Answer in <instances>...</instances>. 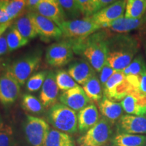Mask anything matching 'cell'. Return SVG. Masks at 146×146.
Instances as JSON below:
<instances>
[{
	"instance_id": "34",
	"label": "cell",
	"mask_w": 146,
	"mask_h": 146,
	"mask_svg": "<svg viewBox=\"0 0 146 146\" xmlns=\"http://www.w3.org/2000/svg\"><path fill=\"white\" fill-rule=\"evenodd\" d=\"M78 8L85 17H90L100 10L98 0H77Z\"/></svg>"
},
{
	"instance_id": "26",
	"label": "cell",
	"mask_w": 146,
	"mask_h": 146,
	"mask_svg": "<svg viewBox=\"0 0 146 146\" xmlns=\"http://www.w3.org/2000/svg\"><path fill=\"white\" fill-rule=\"evenodd\" d=\"M146 13V0H127L125 17L138 19Z\"/></svg>"
},
{
	"instance_id": "10",
	"label": "cell",
	"mask_w": 146,
	"mask_h": 146,
	"mask_svg": "<svg viewBox=\"0 0 146 146\" xmlns=\"http://www.w3.org/2000/svg\"><path fill=\"white\" fill-rule=\"evenodd\" d=\"M126 3L127 0H118L116 2L101 9L90 17L104 29L108 24L123 17Z\"/></svg>"
},
{
	"instance_id": "19",
	"label": "cell",
	"mask_w": 146,
	"mask_h": 146,
	"mask_svg": "<svg viewBox=\"0 0 146 146\" xmlns=\"http://www.w3.org/2000/svg\"><path fill=\"white\" fill-rule=\"evenodd\" d=\"M12 25L25 39L30 40L38 36L36 29L30 11H26L13 21Z\"/></svg>"
},
{
	"instance_id": "17",
	"label": "cell",
	"mask_w": 146,
	"mask_h": 146,
	"mask_svg": "<svg viewBox=\"0 0 146 146\" xmlns=\"http://www.w3.org/2000/svg\"><path fill=\"white\" fill-rule=\"evenodd\" d=\"M136 51L114 50L109 51L106 64L116 71H123L133 61Z\"/></svg>"
},
{
	"instance_id": "30",
	"label": "cell",
	"mask_w": 146,
	"mask_h": 146,
	"mask_svg": "<svg viewBox=\"0 0 146 146\" xmlns=\"http://www.w3.org/2000/svg\"><path fill=\"white\" fill-rule=\"evenodd\" d=\"M27 0H10L6 7V12L10 21L21 16L27 11Z\"/></svg>"
},
{
	"instance_id": "42",
	"label": "cell",
	"mask_w": 146,
	"mask_h": 146,
	"mask_svg": "<svg viewBox=\"0 0 146 146\" xmlns=\"http://www.w3.org/2000/svg\"><path fill=\"white\" fill-rule=\"evenodd\" d=\"M41 0H27V10L31 11Z\"/></svg>"
},
{
	"instance_id": "15",
	"label": "cell",
	"mask_w": 146,
	"mask_h": 146,
	"mask_svg": "<svg viewBox=\"0 0 146 146\" xmlns=\"http://www.w3.org/2000/svg\"><path fill=\"white\" fill-rule=\"evenodd\" d=\"M123 110L128 114L144 116L146 114V96L135 90L127 95L121 102Z\"/></svg>"
},
{
	"instance_id": "45",
	"label": "cell",
	"mask_w": 146,
	"mask_h": 146,
	"mask_svg": "<svg viewBox=\"0 0 146 146\" xmlns=\"http://www.w3.org/2000/svg\"><path fill=\"white\" fill-rule=\"evenodd\" d=\"M143 49L144 51H145V54L146 56V40H144L143 41Z\"/></svg>"
},
{
	"instance_id": "21",
	"label": "cell",
	"mask_w": 146,
	"mask_h": 146,
	"mask_svg": "<svg viewBox=\"0 0 146 146\" xmlns=\"http://www.w3.org/2000/svg\"><path fill=\"white\" fill-rule=\"evenodd\" d=\"M146 23V14L138 19L121 17L112 23L108 24L104 29H108L110 31L118 33H125L135 29H139Z\"/></svg>"
},
{
	"instance_id": "41",
	"label": "cell",
	"mask_w": 146,
	"mask_h": 146,
	"mask_svg": "<svg viewBox=\"0 0 146 146\" xmlns=\"http://www.w3.org/2000/svg\"><path fill=\"white\" fill-rule=\"evenodd\" d=\"M118 0H98V3H99V8L100 10L101 9L105 8L108 5L112 4V3L116 2Z\"/></svg>"
},
{
	"instance_id": "33",
	"label": "cell",
	"mask_w": 146,
	"mask_h": 146,
	"mask_svg": "<svg viewBox=\"0 0 146 146\" xmlns=\"http://www.w3.org/2000/svg\"><path fill=\"white\" fill-rule=\"evenodd\" d=\"M0 146H16L13 129L4 123L0 126Z\"/></svg>"
},
{
	"instance_id": "27",
	"label": "cell",
	"mask_w": 146,
	"mask_h": 146,
	"mask_svg": "<svg viewBox=\"0 0 146 146\" xmlns=\"http://www.w3.org/2000/svg\"><path fill=\"white\" fill-rule=\"evenodd\" d=\"M22 107L25 111L33 114H41L44 112L45 109L39 99L29 94L23 96Z\"/></svg>"
},
{
	"instance_id": "9",
	"label": "cell",
	"mask_w": 146,
	"mask_h": 146,
	"mask_svg": "<svg viewBox=\"0 0 146 146\" xmlns=\"http://www.w3.org/2000/svg\"><path fill=\"white\" fill-rule=\"evenodd\" d=\"M35 25L38 36L45 43L53 40H58L62 37L61 29L54 22L36 12L30 11Z\"/></svg>"
},
{
	"instance_id": "43",
	"label": "cell",
	"mask_w": 146,
	"mask_h": 146,
	"mask_svg": "<svg viewBox=\"0 0 146 146\" xmlns=\"http://www.w3.org/2000/svg\"><path fill=\"white\" fill-rule=\"evenodd\" d=\"M12 23H13V21L9 22V23L5 24H0V36L6 31L7 29L12 25Z\"/></svg>"
},
{
	"instance_id": "38",
	"label": "cell",
	"mask_w": 146,
	"mask_h": 146,
	"mask_svg": "<svg viewBox=\"0 0 146 146\" xmlns=\"http://www.w3.org/2000/svg\"><path fill=\"white\" fill-rule=\"evenodd\" d=\"M9 52L8 45L7 43L6 36L5 33L0 36V56L8 54Z\"/></svg>"
},
{
	"instance_id": "12",
	"label": "cell",
	"mask_w": 146,
	"mask_h": 146,
	"mask_svg": "<svg viewBox=\"0 0 146 146\" xmlns=\"http://www.w3.org/2000/svg\"><path fill=\"white\" fill-rule=\"evenodd\" d=\"M31 11L49 18L59 27L66 21L65 14L57 0H41Z\"/></svg>"
},
{
	"instance_id": "22",
	"label": "cell",
	"mask_w": 146,
	"mask_h": 146,
	"mask_svg": "<svg viewBox=\"0 0 146 146\" xmlns=\"http://www.w3.org/2000/svg\"><path fill=\"white\" fill-rule=\"evenodd\" d=\"M114 146H145L146 136L142 135L118 133L112 139Z\"/></svg>"
},
{
	"instance_id": "20",
	"label": "cell",
	"mask_w": 146,
	"mask_h": 146,
	"mask_svg": "<svg viewBox=\"0 0 146 146\" xmlns=\"http://www.w3.org/2000/svg\"><path fill=\"white\" fill-rule=\"evenodd\" d=\"M98 106L103 117L112 125L118 122L123 115L124 110L121 104L112 101L105 96L98 103Z\"/></svg>"
},
{
	"instance_id": "6",
	"label": "cell",
	"mask_w": 146,
	"mask_h": 146,
	"mask_svg": "<svg viewBox=\"0 0 146 146\" xmlns=\"http://www.w3.org/2000/svg\"><path fill=\"white\" fill-rule=\"evenodd\" d=\"M112 134V124L102 117L86 133L78 138V143L83 146H104Z\"/></svg>"
},
{
	"instance_id": "8",
	"label": "cell",
	"mask_w": 146,
	"mask_h": 146,
	"mask_svg": "<svg viewBox=\"0 0 146 146\" xmlns=\"http://www.w3.org/2000/svg\"><path fill=\"white\" fill-rule=\"evenodd\" d=\"M20 92L21 85L8 69L0 75V103L10 106L18 100Z\"/></svg>"
},
{
	"instance_id": "39",
	"label": "cell",
	"mask_w": 146,
	"mask_h": 146,
	"mask_svg": "<svg viewBox=\"0 0 146 146\" xmlns=\"http://www.w3.org/2000/svg\"><path fill=\"white\" fill-rule=\"evenodd\" d=\"M139 90L141 94L146 96V70L140 75Z\"/></svg>"
},
{
	"instance_id": "36",
	"label": "cell",
	"mask_w": 146,
	"mask_h": 146,
	"mask_svg": "<svg viewBox=\"0 0 146 146\" xmlns=\"http://www.w3.org/2000/svg\"><path fill=\"white\" fill-rule=\"evenodd\" d=\"M116 72V70H115L114 69L111 68V67L109 66L108 64H106L102 68L101 71L100 72V81L102 85V87H103L104 85H105L106 83L108 81L109 78H110Z\"/></svg>"
},
{
	"instance_id": "1",
	"label": "cell",
	"mask_w": 146,
	"mask_h": 146,
	"mask_svg": "<svg viewBox=\"0 0 146 146\" xmlns=\"http://www.w3.org/2000/svg\"><path fill=\"white\" fill-rule=\"evenodd\" d=\"M108 31L95 33L85 39L68 41L71 43L74 54L85 58L97 72H100L106 64L109 54Z\"/></svg>"
},
{
	"instance_id": "47",
	"label": "cell",
	"mask_w": 146,
	"mask_h": 146,
	"mask_svg": "<svg viewBox=\"0 0 146 146\" xmlns=\"http://www.w3.org/2000/svg\"><path fill=\"white\" fill-rule=\"evenodd\" d=\"M80 146H83V145H80Z\"/></svg>"
},
{
	"instance_id": "37",
	"label": "cell",
	"mask_w": 146,
	"mask_h": 146,
	"mask_svg": "<svg viewBox=\"0 0 146 146\" xmlns=\"http://www.w3.org/2000/svg\"><path fill=\"white\" fill-rule=\"evenodd\" d=\"M10 0H0V24L11 22L6 12V7Z\"/></svg>"
},
{
	"instance_id": "31",
	"label": "cell",
	"mask_w": 146,
	"mask_h": 146,
	"mask_svg": "<svg viewBox=\"0 0 146 146\" xmlns=\"http://www.w3.org/2000/svg\"><path fill=\"white\" fill-rule=\"evenodd\" d=\"M48 71L42 70L40 72H35L26 83V88L29 92H36L39 91L43 86Z\"/></svg>"
},
{
	"instance_id": "32",
	"label": "cell",
	"mask_w": 146,
	"mask_h": 146,
	"mask_svg": "<svg viewBox=\"0 0 146 146\" xmlns=\"http://www.w3.org/2000/svg\"><path fill=\"white\" fill-rule=\"evenodd\" d=\"M146 70V64L141 55H139L123 72L125 76L141 75Z\"/></svg>"
},
{
	"instance_id": "11",
	"label": "cell",
	"mask_w": 146,
	"mask_h": 146,
	"mask_svg": "<svg viewBox=\"0 0 146 146\" xmlns=\"http://www.w3.org/2000/svg\"><path fill=\"white\" fill-rule=\"evenodd\" d=\"M59 100L61 104L66 106L75 112H79L91 102L85 94L83 87L79 85L62 91L59 96Z\"/></svg>"
},
{
	"instance_id": "44",
	"label": "cell",
	"mask_w": 146,
	"mask_h": 146,
	"mask_svg": "<svg viewBox=\"0 0 146 146\" xmlns=\"http://www.w3.org/2000/svg\"><path fill=\"white\" fill-rule=\"evenodd\" d=\"M146 14V13H145ZM139 38L144 40H146V23H144V25L141 28L139 29Z\"/></svg>"
},
{
	"instance_id": "28",
	"label": "cell",
	"mask_w": 146,
	"mask_h": 146,
	"mask_svg": "<svg viewBox=\"0 0 146 146\" xmlns=\"http://www.w3.org/2000/svg\"><path fill=\"white\" fill-rule=\"evenodd\" d=\"M57 1L66 19H69V21L76 19L82 15L78 8L77 0H57Z\"/></svg>"
},
{
	"instance_id": "3",
	"label": "cell",
	"mask_w": 146,
	"mask_h": 146,
	"mask_svg": "<svg viewBox=\"0 0 146 146\" xmlns=\"http://www.w3.org/2000/svg\"><path fill=\"white\" fill-rule=\"evenodd\" d=\"M48 123L62 132L74 134L78 131V118L76 112L62 104L57 103L49 109Z\"/></svg>"
},
{
	"instance_id": "4",
	"label": "cell",
	"mask_w": 146,
	"mask_h": 146,
	"mask_svg": "<svg viewBox=\"0 0 146 146\" xmlns=\"http://www.w3.org/2000/svg\"><path fill=\"white\" fill-rule=\"evenodd\" d=\"M62 37L67 41L85 39L102 29L91 17L66 21L60 25Z\"/></svg>"
},
{
	"instance_id": "2",
	"label": "cell",
	"mask_w": 146,
	"mask_h": 146,
	"mask_svg": "<svg viewBox=\"0 0 146 146\" xmlns=\"http://www.w3.org/2000/svg\"><path fill=\"white\" fill-rule=\"evenodd\" d=\"M42 54V50L36 49L20 56L10 64L9 70L21 86H23L30 76L39 68L41 63Z\"/></svg>"
},
{
	"instance_id": "40",
	"label": "cell",
	"mask_w": 146,
	"mask_h": 146,
	"mask_svg": "<svg viewBox=\"0 0 146 146\" xmlns=\"http://www.w3.org/2000/svg\"><path fill=\"white\" fill-rule=\"evenodd\" d=\"M10 66V63L7 60L4 58H0V75L4 72L5 70H8Z\"/></svg>"
},
{
	"instance_id": "5",
	"label": "cell",
	"mask_w": 146,
	"mask_h": 146,
	"mask_svg": "<svg viewBox=\"0 0 146 146\" xmlns=\"http://www.w3.org/2000/svg\"><path fill=\"white\" fill-rule=\"evenodd\" d=\"M51 128L43 118L27 115L23 124L25 138L31 146H45Z\"/></svg>"
},
{
	"instance_id": "46",
	"label": "cell",
	"mask_w": 146,
	"mask_h": 146,
	"mask_svg": "<svg viewBox=\"0 0 146 146\" xmlns=\"http://www.w3.org/2000/svg\"><path fill=\"white\" fill-rule=\"evenodd\" d=\"M3 121H2V118H1V114H0V126H1V124H2Z\"/></svg>"
},
{
	"instance_id": "14",
	"label": "cell",
	"mask_w": 146,
	"mask_h": 146,
	"mask_svg": "<svg viewBox=\"0 0 146 146\" xmlns=\"http://www.w3.org/2000/svg\"><path fill=\"white\" fill-rule=\"evenodd\" d=\"M118 133L146 134V116L123 115L117 122Z\"/></svg>"
},
{
	"instance_id": "24",
	"label": "cell",
	"mask_w": 146,
	"mask_h": 146,
	"mask_svg": "<svg viewBox=\"0 0 146 146\" xmlns=\"http://www.w3.org/2000/svg\"><path fill=\"white\" fill-rule=\"evenodd\" d=\"M83 88L91 102L99 103L103 98L102 85L96 74L84 84Z\"/></svg>"
},
{
	"instance_id": "25",
	"label": "cell",
	"mask_w": 146,
	"mask_h": 146,
	"mask_svg": "<svg viewBox=\"0 0 146 146\" xmlns=\"http://www.w3.org/2000/svg\"><path fill=\"white\" fill-rule=\"evenodd\" d=\"M9 52L21 48L29 43V40L24 38L13 25H11L5 32Z\"/></svg>"
},
{
	"instance_id": "18",
	"label": "cell",
	"mask_w": 146,
	"mask_h": 146,
	"mask_svg": "<svg viewBox=\"0 0 146 146\" xmlns=\"http://www.w3.org/2000/svg\"><path fill=\"white\" fill-rule=\"evenodd\" d=\"M77 118L78 130L81 133L87 132L99 121L98 108L94 104H90L78 112Z\"/></svg>"
},
{
	"instance_id": "13",
	"label": "cell",
	"mask_w": 146,
	"mask_h": 146,
	"mask_svg": "<svg viewBox=\"0 0 146 146\" xmlns=\"http://www.w3.org/2000/svg\"><path fill=\"white\" fill-rule=\"evenodd\" d=\"M59 88L56 81L55 72L48 71L41 90L39 94V100L45 109H50L51 107L57 104Z\"/></svg>"
},
{
	"instance_id": "29",
	"label": "cell",
	"mask_w": 146,
	"mask_h": 146,
	"mask_svg": "<svg viewBox=\"0 0 146 146\" xmlns=\"http://www.w3.org/2000/svg\"><path fill=\"white\" fill-rule=\"evenodd\" d=\"M55 76L58 88L62 91H67L78 85L68 72L63 69L56 70L55 72Z\"/></svg>"
},
{
	"instance_id": "35",
	"label": "cell",
	"mask_w": 146,
	"mask_h": 146,
	"mask_svg": "<svg viewBox=\"0 0 146 146\" xmlns=\"http://www.w3.org/2000/svg\"><path fill=\"white\" fill-rule=\"evenodd\" d=\"M126 76L123 71H116L113 75L109 78L104 85L103 86L104 95L110 91L113 87L125 80Z\"/></svg>"
},
{
	"instance_id": "7",
	"label": "cell",
	"mask_w": 146,
	"mask_h": 146,
	"mask_svg": "<svg viewBox=\"0 0 146 146\" xmlns=\"http://www.w3.org/2000/svg\"><path fill=\"white\" fill-rule=\"evenodd\" d=\"M72 47L67 40L51 44L45 52V62L49 66L60 68L70 63L73 59Z\"/></svg>"
},
{
	"instance_id": "16",
	"label": "cell",
	"mask_w": 146,
	"mask_h": 146,
	"mask_svg": "<svg viewBox=\"0 0 146 146\" xmlns=\"http://www.w3.org/2000/svg\"><path fill=\"white\" fill-rule=\"evenodd\" d=\"M67 72L79 85H83L88 80L96 75V70L86 60H77L71 62Z\"/></svg>"
},
{
	"instance_id": "23",
	"label": "cell",
	"mask_w": 146,
	"mask_h": 146,
	"mask_svg": "<svg viewBox=\"0 0 146 146\" xmlns=\"http://www.w3.org/2000/svg\"><path fill=\"white\" fill-rule=\"evenodd\" d=\"M45 146H76L73 137L68 133L51 129Z\"/></svg>"
}]
</instances>
